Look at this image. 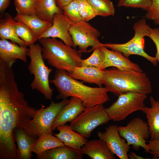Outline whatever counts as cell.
<instances>
[{"instance_id":"3957f363","label":"cell","mask_w":159,"mask_h":159,"mask_svg":"<svg viewBox=\"0 0 159 159\" xmlns=\"http://www.w3.org/2000/svg\"><path fill=\"white\" fill-rule=\"evenodd\" d=\"M104 70L102 84L108 92L115 95L129 92L147 95L152 92L151 82L144 72L116 68Z\"/></svg>"},{"instance_id":"d6a6232c","label":"cell","mask_w":159,"mask_h":159,"mask_svg":"<svg viewBox=\"0 0 159 159\" xmlns=\"http://www.w3.org/2000/svg\"><path fill=\"white\" fill-rule=\"evenodd\" d=\"M152 0H118L117 7L142 9L146 11L150 7Z\"/></svg>"},{"instance_id":"603a6c76","label":"cell","mask_w":159,"mask_h":159,"mask_svg":"<svg viewBox=\"0 0 159 159\" xmlns=\"http://www.w3.org/2000/svg\"><path fill=\"white\" fill-rule=\"evenodd\" d=\"M80 150L64 145L48 150L39 155L38 159H82Z\"/></svg>"},{"instance_id":"8992f818","label":"cell","mask_w":159,"mask_h":159,"mask_svg":"<svg viewBox=\"0 0 159 159\" xmlns=\"http://www.w3.org/2000/svg\"><path fill=\"white\" fill-rule=\"evenodd\" d=\"M133 28L135 31L134 37L130 41L123 44L108 43L103 44L107 48L121 52L125 57L131 55L142 56L156 66L158 61L155 57H153L145 52L144 50V37L148 36L150 27L146 24L145 19L142 18L134 23Z\"/></svg>"},{"instance_id":"83f0119b","label":"cell","mask_w":159,"mask_h":159,"mask_svg":"<svg viewBox=\"0 0 159 159\" xmlns=\"http://www.w3.org/2000/svg\"><path fill=\"white\" fill-rule=\"evenodd\" d=\"M38 0H14L17 14L31 16L35 14Z\"/></svg>"},{"instance_id":"d4e9b609","label":"cell","mask_w":159,"mask_h":159,"mask_svg":"<svg viewBox=\"0 0 159 159\" xmlns=\"http://www.w3.org/2000/svg\"><path fill=\"white\" fill-rule=\"evenodd\" d=\"M64 145L58 138L52 134L42 135L36 139L32 148V151L39 155L49 149Z\"/></svg>"},{"instance_id":"30bf717a","label":"cell","mask_w":159,"mask_h":159,"mask_svg":"<svg viewBox=\"0 0 159 159\" xmlns=\"http://www.w3.org/2000/svg\"><path fill=\"white\" fill-rule=\"evenodd\" d=\"M120 136L124 138L127 144L132 145L137 151L140 148L148 153L149 150L146 142L150 137L149 127L147 122L140 117L130 120L125 126H118Z\"/></svg>"},{"instance_id":"4dcf8cb0","label":"cell","mask_w":159,"mask_h":159,"mask_svg":"<svg viewBox=\"0 0 159 159\" xmlns=\"http://www.w3.org/2000/svg\"><path fill=\"white\" fill-rule=\"evenodd\" d=\"M63 14L73 23L82 20L79 9L77 0H73L62 9Z\"/></svg>"},{"instance_id":"9c48e42d","label":"cell","mask_w":159,"mask_h":159,"mask_svg":"<svg viewBox=\"0 0 159 159\" xmlns=\"http://www.w3.org/2000/svg\"><path fill=\"white\" fill-rule=\"evenodd\" d=\"M146 94L129 92L121 94L109 107L105 108L111 120H123L130 115L138 111H142L145 106Z\"/></svg>"},{"instance_id":"f35d334b","label":"cell","mask_w":159,"mask_h":159,"mask_svg":"<svg viewBox=\"0 0 159 159\" xmlns=\"http://www.w3.org/2000/svg\"><path fill=\"white\" fill-rule=\"evenodd\" d=\"M129 158L131 159H145L142 157L136 155L134 152H131L130 154L128 155Z\"/></svg>"},{"instance_id":"4316f807","label":"cell","mask_w":159,"mask_h":159,"mask_svg":"<svg viewBox=\"0 0 159 159\" xmlns=\"http://www.w3.org/2000/svg\"><path fill=\"white\" fill-rule=\"evenodd\" d=\"M96 12L97 16L102 17L114 16L115 9L111 0H87Z\"/></svg>"},{"instance_id":"d6986e66","label":"cell","mask_w":159,"mask_h":159,"mask_svg":"<svg viewBox=\"0 0 159 159\" xmlns=\"http://www.w3.org/2000/svg\"><path fill=\"white\" fill-rule=\"evenodd\" d=\"M56 129L58 133L54 134L64 143V145L80 150L88 141L82 135L74 131L66 124L58 126Z\"/></svg>"},{"instance_id":"74e56055","label":"cell","mask_w":159,"mask_h":159,"mask_svg":"<svg viewBox=\"0 0 159 159\" xmlns=\"http://www.w3.org/2000/svg\"><path fill=\"white\" fill-rule=\"evenodd\" d=\"M57 6L60 9H62L73 0H55Z\"/></svg>"},{"instance_id":"ac0fdd59","label":"cell","mask_w":159,"mask_h":159,"mask_svg":"<svg viewBox=\"0 0 159 159\" xmlns=\"http://www.w3.org/2000/svg\"><path fill=\"white\" fill-rule=\"evenodd\" d=\"M68 74L74 79L102 87L104 70L92 66L76 67Z\"/></svg>"},{"instance_id":"cb8c5ba5","label":"cell","mask_w":159,"mask_h":159,"mask_svg":"<svg viewBox=\"0 0 159 159\" xmlns=\"http://www.w3.org/2000/svg\"><path fill=\"white\" fill-rule=\"evenodd\" d=\"M17 21H21L26 25L32 32L37 39L52 25L51 22L42 20L35 14L26 16L17 14L14 17Z\"/></svg>"},{"instance_id":"6da1fadb","label":"cell","mask_w":159,"mask_h":159,"mask_svg":"<svg viewBox=\"0 0 159 159\" xmlns=\"http://www.w3.org/2000/svg\"><path fill=\"white\" fill-rule=\"evenodd\" d=\"M37 109L19 91L12 68H0V159H18L14 132L27 130Z\"/></svg>"},{"instance_id":"e575fe53","label":"cell","mask_w":159,"mask_h":159,"mask_svg":"<svg viewBox=\"0 0 159 159\" xmlns=\"http://www.w3.org/2000/svg\"><path fill=\"white\" fill-rule=\"evenodd\" d=\"M147 37L152 40L156 46L157 52L155 57L159 62V28L153 29L150 27Z\"/></svg>"},{"instance_id":"ba28073f","label":"cell","mask_w":159,"mask_h":159,"mask_svg":"<svg viewBox=\"0 0 159 159\" xmlns=\"http://www.w3.org/2000/svg\"><path fill=\"white\" fill-rule=\"evenodd\" d=\"M111 120L102 105L85 108L84 110L69 125L75 131L85 138H89L92 131L98 126Z\"/></svg>"},{"instance_id":"52a82bcc","label":"cell","mask_w":159,"mask_h":159,"mask_svg":"<svg viewBox=\"0 0 159 159\" xmlns=\"http://www.w3.org/2000/svg\"><path fill=\"white\" fill-rule=\"evenodd\" d=\"M69 101L67 98L57 103L51 101L50 105L46 108L43 105L37 110L26 132L36 138L42 135L52 134L51 127L53 122L61 109Z\"/></svg>"},{"instance_id":"7a4b0ae2","label":"cell","mask_w":159,"mask_h":159,"mask_svg":"<svg viewBox=\"0 0 159 159\" xmlns=\"http://www.w3.org/2000/svg\"><path fill=\"white\" fill-rule=\"evenodd\" d=\"M56 87L59 94L57 100L64 99L69 97L80 99L85 108L102 105L110 100L108 92L105 87H93L85 85L70 76L65 71L57 69L54 78L49 80Z\"/></svg>"},{"instance_id":"2e32d148","label":"cell","mask_w":159,"mask_h":159,"mask_svg":"<svg viewBox=\"0 0 159 159\" xmlns=\"http://www.w3.org/2000/svg\"><path fill=\"white\" fill-rule=\"evenodd\" d=\"M85 108L80 99L71 97L68 103L61 109L55 118L51 127L52 130H54L58 126L71 122L82 112Z\"/></svg>"},{"instance_id":"e0dca14e","label":"cell","mask_w":159,"mask_h":159,"mask_svg":"<svg viewBox=\"0 0 159 159\" xmlns=\"http://www.w3.org/2000/svg\"><path fill=\"white\" fill-rule=\"evenodd\" d=\"M80 150L82 155H86L92 159L115 158V155L106 143L100 139L88 141Z\"/></svg>"},{"instance_id":"5b68a950","label":"cell","mask_w":159,"mask_h":159,"mask_svg":"<svg viewBox=\"0 0 159 159\" xmlns=\"http://www.w3.org/2000/svg\"><path fill=\"white\" fill-rule=\"evenodd\" d=\"M29 47L27 56L30 61L28 68L30 74L34 76L30 85L31 89L37 90L46 99L51 100L54 89L50 86L49 76L52 69L48 68L45 64L40 44H33Z\"/></svg>"},{"instance_id":"44dd1931","label":"cell","mask_w":159,"mask_h":159,"mask_svg":"<svg viewBox=\"0 0 159 159\" xmlns=\"http://www.w3.org/2000/svg\"><path fill=\"white\" fill-rule=\"evenodd\" d=\"M14 135L17 146L18 159H30L32 146L37 138L28 134L24 130L19 128L14 130Z\"/></svg>"},{"instance_id":"7402d4cb","label":"cell","mask_w":159,"mask_h":159,"mask_svg":"<svg viewBox=\"0 0 159 159\" xmlns=\"http://www.w3.org/2000/svg\"><path fill=\"white\" fill-rule=\"evenodd\" d=\"M16 21L8 13H5L0 19L1 39H9L19 45L27 47L25 43L17 35L15 29Z\"/></svg>"},{"instance_id":"d590c367","label":"cell","mask_w":159,"mask_h":159,"mask_svg":"<svg viewBox=\"0 0 159 159\" xmlns=\"http://www.w3.org/2000/svg\"><path fill=\"white\" fill-rule=\"evenodd\" d=\"M148 153L153 156V159H159V139L148 141Z\"/></svg>"},{"instance_id":"8d00e7d4","label":"cell","mask_w":159,"mask_h":159,"mask_svg":"<svg viewBox=\"0 0 159 159\" xmlns=\"http://www.w3.org/2000/svg\"><path fill=\"white\" fill-rule=\"evenodd\" d=\"M10 0H0V12L2 14L9 6Z\"/></svg>"},{"instance_id":"ffe728a7","label":"cell","mask_w":159,"mask_h":159,"mask_svg":"<svg viewBox=\"0 0 159 159\" xmlns=\"http://www.w3.org/2000/svg\"><path fill=\"white\" fill-rule=\"evenodd\" d=\"M149 100L151 107L145 106L142 111L147 119L152 140L159 139V101L152 96Z\"/></svg>"},{"instance_id":"f546056e","label":"cell","mask_w":159,"mask_h":159,"mask_svg":"<svg viewBox=\"0 0 159 159\" xmlns=\"http://www.w3.org/2000/svg\"><path fill=\"white\" fill-rule=\"evenodd\" d=\"M91 55L87 59H82L81 67L93 66L100 69L104 60V56L100 47L94 49Z\"/></svg>"},{"instance_id":"f1b7e54d","label":"cell","mask_w":159,"mask_h":159,"mask_svg":"<svg viewBox=\"0 0 159 159\" xmlns=\"http://www.w3.org/2000/svg\"><path fill=\"white\" fill-rule=\"evenodd\" d=\"M15 29L17 36L24 41L27 46L34 44L37 40L30 29L21 21H16Z\"/></svg>"},{"instance_id":"484cf974","label":"cell","mask_w":159,"mask_h":159,"mask_svg":"<svg viewBox=\"0 0 159 159\" xmlns=\"http://www.w3.org/2000/svg\"><path fill=\"white\" fill-rule=\"evenodd\" d=\"M55 0H38L35 15L41 20L52 24L54 15L62 13Z\"/></svg>"},{"instance_id":"4fadbf2b","label":"cell","mask_w":159,"mask_h":159,"mask_svg":"<svg viewBox=\"0 0 159 159\" xmlns=\"http://www.w3.org/2000/svg\"><path fill=\"white\" fill-rule=\"evenodd\" d=\"M74 23L63 13L55 14L51 26L39 37L58 38L64 43L74 47L70 29Z\"/></svg>"},{"instance_id":"8fae6325","label":"cell","mask_w":159,"mask_h":159,"mask_svg":"<svg viewBox=\"0 0 159 159\" xmlns=\"http://www.w3.org/2000/svg\"><path fill=\"white\" fill-rule=\"evenodd\" d=\"M87 22L81 20L74 23L69 30L74 47L78 46L81 53L87 52L90 47H92L91 51L103 45L98 39L100 32Z\"/></svg>"},{"instance_id":"277c9868","label":"cell","mask_w":159,"mask_h":159,"mask_svg":"<svg viewBox=\"0 0 159 159\" xmlns=\"http://www.w3.org/2000/svg\"><path fill=\"white\" fill-rule=\"evenodd\" d=\"M41 46L42 55L50 66L58 70L71 72L81 67L82 53L56 38L37 39Z\"/></svg>"},{"instance_id":"1f68e13d","label":"cell","mask_w":159,"mask_h":159,"mask_svg":"<svg viewBox=\"0 0 159 159\" xmlns=\"http://www.w3.org/2000/svg\"><path fill=\"white\" fill-rule=\"evenodd\" d=\"M77 1L82 20L88 21L97 16L95 11L87 0H77Z\"/></svg>"},{"instance_id":"7c38bea8","label":"cell","mask_w":159,"mask_h":159,"mask_svg":"<svg viewBox=\"0 0 159 159\" xmlns=\"http://www.w3.org/2000/svg\"><path fill=\"white\" fill-rule=\"evenodd\" d=\"M104 132H98V137L104 141L111 151L120 159H128L127 153L130 148L125 139L121 137L116 125H111L105 128Z\"/></svg>"},{"instance_id":"836d02e7","label":"cell","mask_w":159,"mask_h":159,"mask_svg":"<svg viewBox=\"0 0 159 159\" xmlns=\"http://www.w3.org/2000/svg\"><path fill=\"white\" fill-rule=\"evenodd\" d=\"M145 18L152 20L156 25H159V0H152L151 4L146 11Z\"/></svg>"},{"instance_id":"9a60e30c","label":"cell","mask_w":159,"mask_h":159,"mask_svg":"<svg viewBox=\"0 0 159 159\" xmlns=\"http://www.w3.org/2000/svg\"><path fill=\"white\" fill-rule=\"evenodd\" d=\"M29 50L27 47L19 46L7 39L0 40V60L10 67H12L17 59L26 62Z\"/></svg>"},{"instance_id":"5bb4252c","label":"cell","mask_w":159,"mask_h":159,"mask_svg":"<svg viewBox=\"0 0 159 159\" xmlns=\"http://www.w3.org/2000/svg\"><path fill=\"white\" fill-rule=\"evenodd\" d=\"M100 48L104 56V60L100 69L113 67L122 70H135L142 72L143 71L137 64L131 62L122 53L113 50H109L103 45Z\"/></svg>"}]
</instances>
